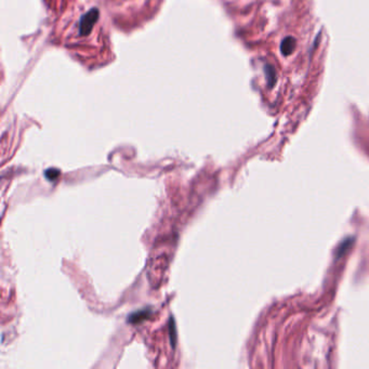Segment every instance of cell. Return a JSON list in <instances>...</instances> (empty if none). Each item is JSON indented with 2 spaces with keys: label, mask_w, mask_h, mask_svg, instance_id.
<instances>
[{
  "label": "cell",
  "mask_w": 369,
  "mask_h": 369,
  "mask_svg": "<svg viewBox=\"0 0 369 369\" xmlns=\"http://www.w3.org/2000/svg\"><path fill=\"white\" fill-rule=\"evenodd\" d=\"M100 12L97 8H92L87 13H85L79 21V35L88 36L91 33V30L93 29L94 24L98 22Z\"/></svg>",
  "instance_id": "obj_1"
},
{
  "label": "cell",
  "mask_w": 369,
  "mask_h": 369,
  "mask_svg": "<svg viewBox=\"0 0 369 369\" xmlns=\"http://www.w3.org/2000/svg\"><path fill=\"white\" fill-rule=\"evenodd\" d=\"M296 49V39L292 38V37H286V38L283 40L282 46H281V51L283 55L285 57L290 56L291 53L295 51Z\"/></svg>",
  "instance_id": "obj_2"
},
{
  "label": "cell",
  "mask_w": 369,
  "mask_h": 369,
  "mask_svg": "<svg viewBox=\"0 0 369 369\" xmlns=\"http://www.w3.org/2000/svg\"><path fill=\"white\" fill-rule=\"evenodd\" d=\"M45 175L49 181H53V180H56L58 175H60V171H58L57 169H55V168H53V169L50 168V169H48L46 171Z\"/></svg>",
  "instance_id": "obj_4"
},
{
  "label": "cell",
  "mask_w": 369,
  "mask_h": 369,
  "mask_svg": "<svg viewBox=\"0 0 369 369\" xmlns=\"http://www.w3.org/2000/svg\"><path fill=\"white\" fill-rule=\"evenodd\" d=\"M148 315V313L146 311H142V312H138L136 314L131 315V316H129V320H131L132 323H138L140 322V320H142L143 318H145Z\"/></svg>",
  "instance_id": "obj_5"
},
{
  "label": "cell",
  "mask_w": 369,
  "mask_h": 369,
  "mask_svg": "<svg viewBox=\"0 0 369 369\" xmlns=\"http://www.w3.org/2000/svg\"><path fill=\"white\" fill-rule=\"evenodd\" d=\"M264 71H265V77H266V82H267V85H269V87L270 88L274 87L276 84V79H277L275 68L272 65H266Z\"/></svg>",
  "instance_id": "obj_3"
}]
</instances>
